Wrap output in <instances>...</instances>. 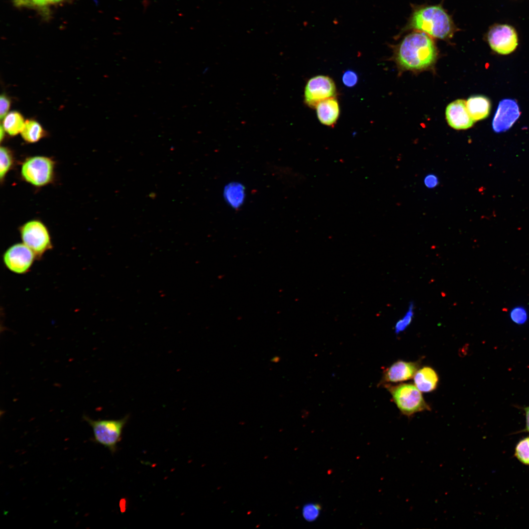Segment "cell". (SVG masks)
Returning a JSON list of instances; mask_svg holds the SVG:
<instances>
[{"mask_svg":"<svg viewBox=\"0 0 529 529\" xmlns=\"http://www.w3.org/2000/svg\"><path fill=\"white\" fill-rule=\"evenodd\" d=\"M394 61L401 71L420 72L431 68L436 62L437 50L432 37L414 31L393 48Z\"/></svg>","mask_w":529,"mask_h":529,"instance_id":"1","label":"cell"},{"mask_svg":"<svg viewBox=\"0 0 529 529\" xmlns=\"http://www.w3.org/2000/svg\"><path fill=\"white\" fill-rule=\"evenodd\" d=\"M414 30L431 37L449 39L457 30L451 18L441 5H422L414 8L402 31Z\"/></svg>","mask_w":529,"mask_h":529,"instance_id":"2","label":"cell"},{"mask_svg":"<svg viewBox=\"0 0 529 529\" xmlns=\"http://www.w3.org/2000/svg\"><path fill=\"white\" fill-rule=\"evenodd\" d=\"M385 386L403 414L410 416L420 411L431 410L421 391L415 385L409 384L396 385L386 384Z\"/></svg>","mask_w":529,"mask_h":529,"instance_id":"3","label":"cell"},{"mask_svg":"<svg viewBox=\"0 0 529 529\" xmlns=\"http://www.w3.org/2000/svg\"><path fill=\"white\" fill-rule=\"evenodd\" d=\"M129 418L127 415L120 419H99L94 420L84 416V419L93 430L95 441L108 449L112 453L117 449V444L121 439L124 427Z\"/></svg>","mask_w":529,"mask_h":529,"instance_id":"4","label":"cell"},{"mask_svg":"<svg viewBox=\"0 0 529 529\" xmlns=\"http://www.w3.org/2000/svg\"><path fill=\"white\" fill-rule=\"evenodd\" d=\"M54 169L55 162L51 158L35 156L24 161L20 173L24 181L34 187H42L53 180Z\"/></svg>","mask_w":529,"mask_h":529,"instance_id":"5","label":"cell"},{"mask_svg":"<svg viewBox=\"0 0 529 529\" xmlns=\"http://www.w3.org/2000/svg\"><path fill=\"white\" fill-rule=\"evenodd\" d=\"M22 242L34 253L36 259H41L43 255L53 247L49 231L41 220H29L19 228Z\"/></svg>","mask_w":529,"mask_h":529,"instance_id":"6","label":"cell"},{"mask_svg":"<svg viewBox=\"0 0 529 529\" xmlns=\"http://www.w3.org/2000/svg\"><path fill=\"white\" fill-rule=\"evenodd\" d=\"M337 87L334 80L324 75L314 76L308 80L305 87L304 101L311 108L324 100L336 97Z\"/></svg>","mask_w":529,"mask_h":529,"instance_id":"7","label":"cell"},{"mask_svg":"<svg viewBox=\"0 0 529 529\" xmlns=\"http://www.w3.org/2000/svg\"><path fill=\"white\" fill-rule=\"evenodd\" d=\"M36 259L32 251L22 243H15L4 252L2 260L4 266L17 274H24L29 271Z\"/></svg>","mask_w":529,"mask_h":529,"instance_id":"8","label":"cell"},{"mask_svg":"<svg viewBox=\"0 0 529 529\" xmlns=\"http://www.w3.org/2000/svg\"><path fill=\"white\" fill-rule=\"evenodd\" d=\"M487 40L492 50L503 55L511 53L518 45L516 31L506 24L492 25L487 33Z\"/></svg>","mask_w":529,"mask_h":529,"instance_id":"9","label":"cell"},{"mask_svg":"<svg viewBox=\"0 0 529 529\" xmlns=\"http://www.w3.org/2000/svg\"><path fill=\"white\" fill-rule=\"evenodd\" d=\"M520 115L517 102L511 99L501 100L493 117L492 126L496 133L508 130L519 118Z\"/></svg>","mask_w":529,"mask_h":529,"instance_id":"10","label":"cell"},{"mask_svg":"<svg viewBox=\"0 0 529 529\" xmlns=\"http://www.w3.org/2000/svg\"><path fill=\"white\" fill-rule=\"evenodd\" d=\"M445 115L448 124L457 130L468 129L475 122L468 111L466 102L463 99H457L449 104Z\"/></svg>","mask_w":529,"mask_h":529,"instance_id":"11","label":"cell"},{"mask_svg":"<svg viewBox=\"0 0 529 529\" xmlns=\"http://www.w3.org/2000/svg\"><path fill=\"white\" fill-rule=\"evenodd\" d=\"M419 365V361L412 362L398 360L384 371L380 384H386L409 380L413 377Z\"/></svg>","mask_w":529,"mask_h":529,"instance_id":"12","label":"cell"},{"mask_svg":"<svg viewBox=\"0 0 529 529\" xmlns=\"http://www.w3.org/2000/svg\"><path fill=\"white\" fill-rule=\"evenodd\" d=\"M317 119L323 125L334 127L340 115V108L336 97L319 102L315 108Z\"/></svg>","mask_w":529,"mask_h":529,"instance_id":"13","label":"cell"},{"mask_svg":"<svg viewBox=\"0 0 529 529\" xmlns=\"http://www.w3.org/2000/svg\"><path fill=\"white\" fill-rule=\"evenodd\" d=\"M413 380L414 385L421 392H429L435 389L439 379L433 368L425 366L418 369Z\"/></svg>","mask_w":529,"mask_h":529,"instance_id":"14","label":"cell"},{"mask_svg":"<svg viewBox=\"0 0 529 529\" xmlns=\"http://www.w3.org/2000/svg\"><path fill=\"white\" fill-rule=\"evenodd\" d=\"M466 102L468 111L474 121L483 120L489 116L491 102L487 97L481 95L473 96Z\"/></svg>","mask_w":529,"mask_h":529,"instance_id":"15","label":"cell"},{"mask_svg":"<svg viewBox=\"0 0 529 529\" xmlns=\"http://www.w3.org/2000/svg\"><path fill=\"white\" fill-rule=\"evenodd\" d=\"M21 133L23 139L29 143H36L46 135L45 131L40 123L32 120H27L25 122Z\"/></svg>","mask_w":529,"mask_h":529,"instance_id":"16","label":"cell"},{"mask_svg":"<svg viewBox=\"0 0 529 529\" xmlns=\"http://www.w3.org/2000/svg\"><path fill=\"white\" fill-rule=\"evenodd\" d=\"M25 122L23 116L17 111H12L4 117L2 127L10 136H15L21 133Z\"/></svg>","mask_w":529,"mask_h":529,"instance_id":"17","label":"cell"},{"mask_svg":"<svg viewBox=\"0 0 529 529\" xmlns=\"http://www.w3.org/2000/svg\"><path fill=\"white\" fill-rule=\"evenodd\" d=\"M15 159L12 151L5 146L0 149V179L2 183L8 172L12 168Z\"/></svg>","mask_w":529,"mask_h":529,"instance_id":"18","label":"cell"},{"mask_svg":"<svg viewBox=\"0 0 529 529\" xmlns=\"http://www.w3.org/2000/svg\"><path fill=\"white\" fill-rule=\"evenodd\" d=\"M224 195L228 202L235 207L240 206L244 196L242 187L237 184L228 185L224 190Z\"/></svg>","mask_w":529,"mask_h":529,"instance_id":"19","label":"cell"},{"mask_svg":"<svg viewBox=\"0 0 529 529\" xmlns=\"http://www.w3.org/2000/svg\"><path fill=\"white\" fill-rule=\"evenodd\" d=\"M514 456L521 463L529 466V436L521 439L517 443Z\"/></svg>","mask_w":529,"mask_h":529,"instance_id":"20","label":"cell"},{"mask_svg":"<svg viewBox=\"0 0 529 529\" xmlns=\"http://www.w3.org/2000/svg\"><path fill=\"white\" fill-rule=\"evenodd\" d=\"M414 305L413 302H410L408 309L404 315L400 318L394 326V332L399 334L404 331L411 324L414 314Z\"/></svg>","mask_w":529,"mask_h":529,"instance_id":"21","label":"cell"},{"mask_svg":"<svg viewBox=\"0 0 529 529\" xmlns=\"http://www.w3.org/2000/svg\"><path fill=\"white\" fill-rule=\"evenodd\" d=\"M509 316L511 320L517 325H523L528 320V314L525 308L517 306L510 312Z\"/></svg>","mask_w":529,"mask_h":529,"instance_id":"22","label":"cell"},{"mask_svg":"<svg viewBox=\"0 0 529 529\" xmlns=\"http://www.w3.org/2000/svg\"><path fill=\"white\" fill-rule=\"evenodd\" d=\"M63 0H14L16 6L19 7H43L56 3Z\"/></svg>","mask_w":529,"mask_h":529,"instance_id":"23","label":"cell"},{"mask_svg":"<svg viewBox=\"0 0 529 529\" xmlns=\"http://www.w3.org/2000/svg\"><path fill=\"white\" fill-rule=\"evenodd\" d=\"M320 509V507L317 505H306L302 509L303 516L307 521H314L318 516Z\"/></svg>","mask_w":529,"mask_h":529,"instance_id":"24","label":"cell"},{"mask_svg":"<svg viewBox=\"0 0 529 529\" xmlns=\"http://www.w3.org/2000/svg\"><path fill=\"white\" fill-rule=\"evenodd\" d=\"M342 81L344 85L347 87H353L358 82V76L357 73L352 70L346 71L342 75Z\"/></svg>","mask_w":529,"mask_h":529,"instance_id":"25","label":"cell"},{"mask_svg":"<svg viewBox=\"0 0 529 529\" xmlns=\"http://www.w3.org/2000/svg\"><path fill=\"white\" fill-rule=\"evenodd\" d=\"M10 100L4 94L1 95L0 97V117L2 119L7 115V112L10 106Z\"/></svg>","mask_w":529,"mask_h":529,"instance_id":"26","label":"cell"},{"mask_svg":"<svg viewBox=\"0 0 529 529\" xmlns=\"http://www.w3.org/2000/svg\"><path fill=\"white\" fill-rule=\"evenodd\" d=\"M526 416V426L525 428L518 433H529V406L524 407L523 408Z\"/></svg>","mask_w":529,"mask_h":529,"instance_id":"27","label":"cell"},{"mask_svg":"<svg viewBox=\"0 0 529 529\" xmlns=\"http://www.w3.org/2000/svg\"><path fill=\"white\" fill-rule=\"evenodd\" d=\"M437 179L434 176H429L425 179L426 185L429 187H433L436 185Z\"/></svg>","mask_w":529,"mask_h":529,"instance_id":"28","label":"cell"},{"mask_svg":"<svg viewBox=\"0 0 529 529\" xmlns=\"http://www.w3.org/2000/svg\"><path fill=\"white\" fill-rule=\"evenodd\" d=\"M4 131H4V129L3 128L2 125H1V127H0V141H1V142L2 141V139L4 137Z\"/></svg>","mask_w":529,"mask_h":529,"instance_id":"29","label":"cell"}]
</instances>
